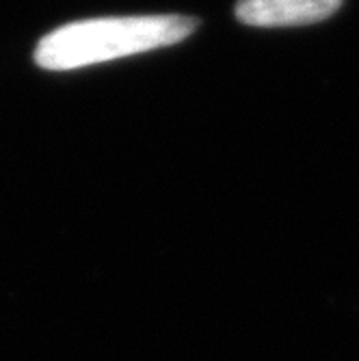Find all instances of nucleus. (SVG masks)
I'll use <instances>...</instances> for the list:
<instances>
[{"label":"nucleus","instance_id":"f257e3e1","mask_svg":"<svg viewBox=\"0 0 359 361\" xmlns=\"http://www.w3.org/2000/svg\"><path fill=\"white\" fill-rule=\"evenodd\" d=\"M197 26L186 16L100 18L65 24L46 35L35 48V63L44 70L63 72L95 63L141 54L186 39Z\"/></svg>","mask_w":359,"mask_h":361},{"label":"nucleus","instance_id":"f03ea898","mask_svg":"<svg viewBox=\"0 0 359 361\" xmlns=\"http://www.w3.org/2000/svg\"><path fill=\"white\" fill-rule=\"evenodd\" d=\"M340 7L342 0H241L236 18L260 28L303 26L331 18Z\"/></svg>","mask_w":359,"mask_h":361}]
</instances>
